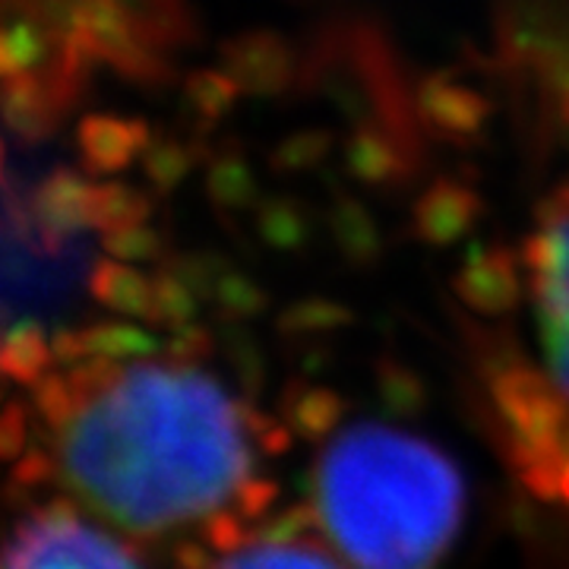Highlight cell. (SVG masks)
I'll use <instances>...</instances> for the list:
<instances>
[{"mask_svg":"<svg viewBox=\"0 0 569 569\" xmlns=\"http://www.w3.org/2000/svg\"><path fill=\"white\" fill-rule=\"evenodd\" d=\"M206 569H348L339 553L301 529L234 535Z\"/></svg>","mask_w":569,"mask_h":569,"instance_id":"cell-5","label":"cell"},{"mask_svg":"<svg viewBox=\"0 0 569 569\" xmlns=\"http://www.w3.org/2000/svg\"><path fill=\"white\" fill-rule=\"evenodd\" d=\"M32 396L48 475L104 526L216 531L253 507L266 430L193 355H156L123 326L48 370Z\"/></svg>","mask_w":569,"mask_h":569,"instance_id":"cell-1","label":"cell"},{"mask_svg":"<svg viewBox=\"0 0 569 569\" xmlns=\"http://www.w3.org/2000/svg\"><path fill=\"white\" fill-rule=\"evenodd\" d=\"M425 111L433 123H440L449 133L475 130L481 123V99L468 92L466 86L452 82H427L425 86Z\"/></svg>","mask_w":569,"mask_h":569,"instance_id":"cell-9","label":"cell"},{"mask_svg":"<svg viewBox=\"0 0 569 569\" xmlns=\"http://www.w3.org/2000/svg\"><path fill=\"white\" fill-rule=\"evenodd\" d=\"M3 569H146V563L92 512L73 503H44L13 526Z\"/></svg>","mask_w":569,"mask_h":569,"instance_id":"cell-3","label":"cell"},{"mask_svg":"<svg viewBox=\"0 0 569 569\" xmlns=\"http://www.w3.org/2000/svg\"><path fill=\"white\" fill-rule=\"evenodd\" d=\"M228 61H231L228 80L247 86V89H257V92L276 89L288 73L284 70V51L266 36H250V39L238 41L228 51Z\"/></svg>","mask_w":569,"mask_h":569,"instance_id":"cell-8","label":"cell"},{"mask_svg":"<svg viewBox=\"0 0 569 569\" xmlns=\"http://www.w3.org/2000/svg\"><path fill=\"white\" fill-rule=\"evenodd\" d=\"M39 54L41 41L32 26H26V22L7 26V36H3V67H7L10 77L17 73V67H29V63L39 61Z\"/></svg>","mask_w":569,"mask_h":569,"instance_id":"cell-11","label":"cell"},{"mask_svg":"<svg viewBox=\"0 0 569 569\" xmlns=\"http://www.w3.org/2000/svg\"><path fill=\"white\" fill-rule=\"evenodd\" d=\"M348 162L365 181H383L392 168V152L377 137H361L358 142H351Z\"/></svg>","mask_w":569,"mask_h":569,"instance_id":"cell-10","label":"cell"},{"mask_svg":"<svg viewBox=\"0 0 569 569\" xmlns=\"http://www.w3.org/2000/svg\"><path fill=\"white\" fill-rule=\"evenodd\" d=\"M522 260L545 370L569 406V187H560L538 209Z\"/></svg>","mask_w":569,"mask_h":569,"instance_id":"cell-4","label":"cell"},{"mask_svg":"<svg viewBox=\"0 0 569 569\" xmlns=\"http://www.w3.org/2000/svg\"><path fill=\"white\" fill-rule=\"evenodd\" d=\"M310 478L317 526L348 569H437L462 531V471L418 430L339 427Z\"/></svg>","mask_w":569,"mask_h":569,"instance_id":"cell-2","label":"cell"},{"mask_svg":"<svg viewBox=\"0 0 569 569\" xmlns=\"http://www.w3.org/2000/svg\"><path fill=\"white\" fill-rule=\"evenodd\" d=\"M475 209H478L475 193L456 183H437L418 203V228L430 241H452L456 234L466 231Z\"/></svg>","mask_w":569,"mask_h":569,"instance_id":"cell-7","label":"cell"},{"mask_svg":"<svg viewBox=\"0 0 569 569\" xmlns=\"http://www.w3.org/2000/svg\"><path fill=\"white\" fill-rule=\"evenodd\" d=\"M80 146L86 164L108 174L146 152V130L121 118H89L80 130Z\"/></svg>","mask_w":569,"mask_h":569,"instance_id":"cell-6","label":"cell"}]
</instances>
